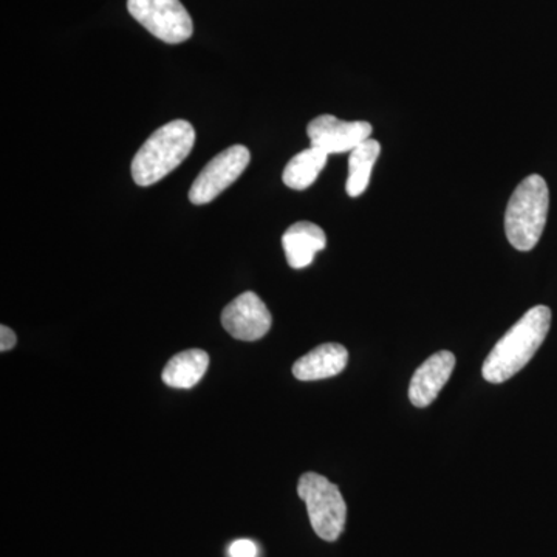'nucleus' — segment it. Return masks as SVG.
<instances>
[{
  "label": "nucleus",
  "instance_id": "obj_11",
  "mask_svg": "<svg viewBox=\"0 0 557 557\" xmlns=\"http://www.w3.org/2000/svg\"><path fill=\"white\" fill-rule=\"evenodd\" d=\"M348 351L341 344H322L293 366V375L299 381H319L339 375L347 368Z\"/></svg>",
  "mask_w": 557,
  "mask_h": 557
},
{
  "label": "nucleus",
  "instance_id": "obj_16",
  "mask_svg": "<svg viewBox=\"0 0 557 557\" xmlns=\"http://www.w3.org/2000/svg\"><path fill=\"white\" fill-rule=\"evenodd\" d=\"M16 333H14L10 327H7V325H2V327H0V350H11V348L16 346Z\"/></svg>",
  "mask_w": 557,
  "mask_h": 557
},
{
  "label": "nucleus",
  "instance_id": "obj_1",
  "mask_svg": "<svg viewBox=\"0 0 557 557\" xmlns=\"http://www.w3.org/2000/svg\"><path fill=\"white\" fill-rule=\"evenodd\" d=\"M552 325V310L545 306L533 307L505 333L483 362V379L500 384L525 368L539 347L544 344Z\"/></svg>",
  "mask_w": 557,
  "mask_h": 557
},
{
  "label": "nucleus",
  "instance_id": "obj_12",
  "mask_svg": "<svg viewBox=\"0 0 557 557\" xmlns=\"http://www.w3.org/2000/svg\"><path fill=\"white\" fill-rule=\"evenodd\" d=\"M208 366L209 355L207 351L200 350V348H189L170 359L161 379L170 387L190 388L203 379Z\"/></svg>",
  "mask_w": 557,
  "mask_h": 557
},
{
  "label": "nucleus",
  "instance_id": "obj_13",
  "mask_svg": "<svg viewBox=\"0 0 557 557\" xmlns=\"http://www.w3.org/2000/svg\"><path fill=\"white\" fill-rule=\"evenodd\" d=\"M381 145L376 139L369 138L350 152L348 159V178L346 190L350 197H359L368 189L373 166L379 160Z\"/></svg>",
  "mask_w": 557,
  "mask_h": 557
},
{
  "label": "nucleus",
  "instance_id": "obj_6",
  "mask_svg": "<svg viewBox=\"0 0 557 557\" xmlns=\"http://www.w3.org/2000/svg\"><path fill=\"white\" fill-rule=\"evenodd\" d=\"M251 153L242 145L223 150L209 161L194 180L189 189V201L194 205H207L218 199L247 170Z\"/></svg>",
  "mask_w": 557,
  "mask_h": 557
},
{
  "label": "nucleus",
  "instance_id": "obj_9",
  "mask_svg": "<svg viewBox=\"0 0 557 557\" xmlns=\"http://www.w3.org/2000/svg\"><path fill=\"white\" fill-rule=\"evenodd\" d=\"M456 368V357L448 350L438 351L428 358L413 373L409 386V398L416 408H428L437 399Z\"/></svg>",
  "mask_w": 557,
  "mask_h": 557
},
{
  "label": "nucleus",
  "instance_id": "obj_4",
  "mask_svg": "<svg viewBox=\"0 0 557 557\" xmlns=\"http://www.w3.org/2000/svg\"><path fill=\"white\" fill-rule=\"evenodd\" d=\"M299 497L306 502L314 533L335 542L346 527L347 505L335 483L317 472H306L298 483Z\"/></svg>",
  "mask_w": 557,
  "mask_h": 557
},
{
  "label": "nucleus",
  "instance_id": "obj_15",
  "mask_svg": "<svg viewBox=\"0 0 557 557\" xmlns=\"http://www.w3.org/2000/svg\"><path fill=\"white\" fill-rule=\"evenodd\" d=\"M231 557H256L258 556V547L255 542L248 539H240V541L233 542L230 547Z\"/></svg>",
  "mask_w": 557,
  "mask_h": 557
},
{
  "label": "nucleus",
  "instance_id": "obj_5",
  "mask_svg": "<svg viewBox=\"0 0 557 557\" xmlns=\"http://www.w3.org/2000/svg\"><path fill=\"white\" fill-rule=\"evenodd\" d=\"M138 24L166 44H182L194 33L193 17L180 0H127Z\"/></svg>",
  "mask_w": 557,
  "mask_h": 557
},
{
  "label": "nucleus",
  "instance_id": "obj_14",
  "mask_svg": "<svg viewBox=\"0 0 557 557\" xmlns=\"http://www.w3.org/2000/svg\"><path fill=\"white\" fill-rule=\"evenodd\" d=\"M327 160V153L310 146L309 149L302 150L288 161L284 174H282V180L288 188L295 190L310 188L317 182L321 171L324 170Z\"/></svg>",
  "mask_w": 557,
  "mask_h": 557
},
{
  "label": "nucleus",
  "instance_id": "obj_8",
  "mask_svg": "<svg viewBox=\"0 0 557 557\" xmlns=\"http://www.w3.org/2000/svg\"><path fill=\"white\" fill-rule=\"evenodd\" d=\"M271 322L269 307L252 292L242 293L222 311L223 329L240 341L263 338L270 332Z\"/></svg>",
  "mask_w": 557,
  "mask_h": 557
},
{
  "label": "nucleus",
  "instance_id": "obj_3",
  "mask_svg": "<svg viewBox=\"0 0 557 557\" xmlns=\"http://www.w3.org/2000/svg\"><path fill=\"white\" fill-rule=\"evenodd\" d=\"M549 190L541 175L523 180L512 193L505 214V231L509 244L519 251H531L547 225Z\"/></svg>",
  "mask_w": 557,
  "mask_h": 557
},
{
  "label": "nucleus",
  "instance_id": "obj_10",
  "mask_svg": "<svg viewBox=\"0 0 557 557\" xmlns=\"http://www.w3.org/2000/svg\"><path fill=\"white\" fill-rule=\"evenodd\" d=\"M327 245L324 230L311 222H298L289 226L282 236V247L287 256L288 265L295 270L307 269L317 252Z\"/></svg>",
  "mask_w": 557,
  "mask_h": 557
},
{
  "label": "nucleus",
  "instance_id": "obj_7",
  "mask_svg": "<svg viewBox=\"0 0 557 557\" xmlns=\"http://www.w3.org/2000/svg\"><path fill=\"white\" fill-rule=\"evenodd\" d=\"M368 121H343L333 115H321L307 127L311 148L333 156V153L351 152L372 135Z\"/></svg>",
  "mask_w": 557,
  "mask_h": 557
},
{
  "label": "nucleus",
  "instance_id": "obj_2",
  "mask_svg": "<svg viewBox=\"0 0 557 557\" xmlns=\"http://www.w3.org/2000/svg\"><path fill=\"white\" fill-rule=\"evenodd\" d=\"M196 129L185 120H174L153 132L132 161V177L138 186H152L177 170L194 148Z\"/></svg>",
  "mask_w": 557,
  "mask_h": 557
}]
</instances>
